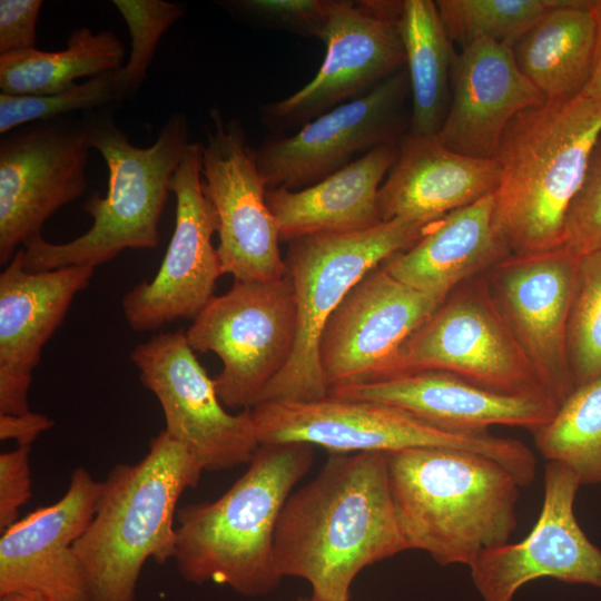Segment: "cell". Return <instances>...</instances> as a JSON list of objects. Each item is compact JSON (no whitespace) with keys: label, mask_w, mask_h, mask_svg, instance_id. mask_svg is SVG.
I'll use <instances>...</instances> for the list:
<instances>
[{"label":"cell","mask_w":601,"mask_h":601,"mask_svg":"<svg viewBox=\"0 0 601 601\" xmlns=\"http://www.w3.org/2000/svg\"><path fill=\"white\" fill-rule=\"evenodd\" d=\"M562 0H436L452 42L463 48L481 39L510 45Z\"/></svg>","instance_id":"cell-31"},{"label":"cell","mask_w":601,"mask_h":601,"mask_svg":"<svg viewBox=\"0 0 601 601\" xmlns=\"http://www.w3.org/2000/svg\"><path fill=\"white\" fill-rule=\"evenodd\" d=\"M411 96L406 67L367 93L344 102L292 135L267 138L255 158L267 188L308 187L371 150L408 134Z\"/></svg>","instance_id":"cell-12"},{"label":"cell","mask_w":601,"mask_h":601,"mask_svg":"<svg viewBox=\"0 0 601 601\" xmlns=\"http://www.w3.org/2000/svg\"><path fill=\"white\" fill-rule=\"evenodd\" d=\"M0 601H47L37 594L9 593L0 595Z\"/></svg>","instance_id":"cell-41"},{"label":"cell","mask_w":601,"mask_h":601,"mask_svg":"<svg viewBox=\"0 0 601 601\" xmlns=\"http://www.w3.org/2000/svg\"><path fill=\"white\" fill-rule=\"evenodd\" d=\"M297 601H318V600H316L314 598H311V599H300V600H297Z\"/></svg>","instance_id":"cell-42"},{"label":"cell","mask_w":601,"mask_h":601,"mask_svg":"<svg viewBox=\"0 0 601 601\" xmlns=\"http://www.w3.org/2000/svg\"><path fill=\"white\" fill-rule=\"evenodd\" d=\"M378 190L382 221L403 218L434 223L494 193L501 179L495 158L463 156L439 136H404L398 156Z\"/></svg>","instance_id":"cell-24"},{"label":"cell","mask_w":601,"mask_h":601,"mask_svg":"<svg viewBox=\"0 0 601 601\" xmlns=\"http://www.w3.org/2000/svg\"><path fill=\"white\" fill-rule=\"evenodd\" d=\"M112 3L127 23L131 39L129 59L120 67L128 99L147 78L162 35L184 14L185 6L161 0H114Z\"/></svg>","instance_id":"cell-34"},{"label":"cell","mask_w":601,"mask_h":601,"mask_svg":"<svg viewBox=\"0 0 601 601\" xmlns=\"http://www.w3.org/2000/svg\"><path fill=\"white\" fill-rule=\"evenodd\" d=\"M203 144H189L175 170V228L156 276L129 290L122 312L134 331H152L180 318H193L215 296L223 269L213 244L218 221L203 177Z\"/></svg>","instance_id":"cell-15"},{"label":"cell","mask_w":601,"mask_h":601,"mask_svg":"<svg viewBox=\"0 0 601 601\" xmlns=\"http://www.w3.org/2000/svg\"><path fill=\"white\" fill-rule=\"evenodd\" d=\"M533 434L548 462L569 467L581 485L601 483V375L577 386Z\"/></svg>","instance_id":"cell-30"},{"label":"cell","mask_w":601,"mask_h":601,"mask_svg":"<svg viewBox=\"0 0 601 601\" xmlns=\"http://www.w3.org/2000/svg\"><path fill=\"white\" fill-rule=\"evenodd\" d=\"M41 0L0 1V55L36 48Z\"/></svg>","instance_id":"cell-38"},{"label":"cell","mask_w":601,"mask_h":601,"mask_svg":"<svg viewBox=\"0 0 601 601\" xmlns=\"http://www.w3.org/2000/svg\"><path fill=\"white\" fill-rule=\"evenodd\" d=\"M580 485L569 467L546 463L543 504L529 535L485 551L470 565L483 601H512L520 588L542 578L601 589V549L574 515Z\"/></svg>","instance_id":"cell-19"},{"label":"cell","mask_w":601,"mask_h":601,"mask_svg":"<svg viewBox=\"0 0 601 601\" xmlns=\"http://www.w3.org/2000/svg\"><path fill=\"white\" fill-rule=\"evenodd\" d=\"M545 101L518 68L510 45L481 39L454 58L450 108L437 136L463 156L494 158L509 122Z\"/></svg>","instance_id":"cell-23"},{"label":"cell","mask_w":601,"mask_h":601,"mask_svg":"<svg viewBox=\"0 0 601 601\" xmlns=\"http://www.w3.org/2000/svg\"><path fill=\"white\" fill-rule=\"evenodd\" d=\"M53 426V421L39 413L0 414L1 441L14 440L18 446H31L43 432Z\"/></svg>","instance_id":"cell-39"},{"label":"cell","mask_w":601,"mask_h":601,"mask_svg":"<svg viewBox=\"0 0 601 601\" xmlns=\"http://www.w3.org/2000/svg\"><path fill=\"white\" fill-rule=\"evenodd\" d=\"M493 209L491 193L451 211L382 263L384 268L400 282L445 299L460 284L512 255L493 226Z\"/></svg>","instance_id":"cell-25"},{"label":"cell","mask_w":601,"mask_h":601,"mask_svg":"<svg viewBox=\"0 0 601 601\" xmlns=\"http://www.w3.org/2000/svg\"><path fill=\"white\" fill-rule=\"evenodd\" d=\"M213 130L203 145V177L217 215V253L234 280H276L287 275L279 229L266 201L255 149L238 119L211 109Z\"/></svg>","instance_id":"cell-16"},{"label":"cell","mask_w":601,"mask_h":601,"mask_svg":"<svg viewBox=\"0 0 601 601\" xmlns=\"http://www.w3.org/2000/svg\"><path fill=\"white\" fill-rule=\"evenodd\" d=\"M30 446H18L0 454V530L18 521L19 509L32 495L29 465Z\"/></svg>","instance_id":"cell-37"},{"label":"cell","mask_w":601,"mask_h":601,"mask_svg":"<svg viewBox=\"0 0 601 601\" xmlns=\"http://www.w3.org/2000/svg\"><path fill=\"white\" fill-rule=\"evenodd\" d=\"M402 6L403 1L332 0L322 38L326 53L317 73L287 98L263 104L262 122L279 135L298 130L404 68L397 27Z\"/></svg>","instance_id":"cell-11"},{"label":"cell","mask_w":601,"mask_h":601,"mask_svg":"<svg viewBox=\"0 0 601 601\" xmlns=\"http://www.w3.org/2000/svg\"><path fill=\"white\" fill-rule=\"evenodd\" d=\"M593 0H562L513 43L520 71L546 100L582 95L594 66L597 27Z\"/></svg>","instance_id":"cell-27"},{"label":"cell","mask_w":601,"mask_h":601,"mask_svg":"<svg viewBox=\"0 0 601 601\" xmlns=\"http://www.w3.org/2000/svg\"><path fill=\"white\" fill-rule=\"evenodd\" d=\"M405 550L383 452L331 454L289 495L274 538L278 573L306 580L318 601H349L362 570Z\"/></svg>","instance_id":"cell-1"},{"label":"cell","mask_w":601,"mask_h":601,"mask_svg":"<svg viewBox=\"0 0 601 601\" xmlns=\"http://www.w3.org/2000/svg\"><path fill=\"white\" fill-rule=\"evenodd\" d=\"M443 302L400 282L383 264L367 273L321 336L319 363L328 391L392 377L401 346Z\"/></svg>","instance_id":"cell-17"},{"label":"cell","mask_w":601,"mask_h":601,"mask_svg":"<svg viewBox=\"0 0 601 601\" xmlns=\"http://www.w3.org/2000/svg\"><path fill=\"white\" fill-rule=\"evenodd\" d=\"M396 519L408 550L441 565H471L503 545L516 528L521 486L495 460L456 449L422 447L388 454Z\"/></svg>","instance_id":"cell-3"},{"label":"cell","mask_w":601,"mask_h":601,"mask_svg":"<svg viewBox=\"0 0 601 601\" xmlns=\"http://www.w3.org/2000/svg\"><path fill=\"white\" fill-rule=\"evenodd\" d=\"M397 156L398 144L385 145L300 190L267 188L266 201L280 239L351 234L381 224L378 190Z\"/></svg>","instance_id":"cell-26"},{"label":"cell","mask_w":601,"mask_h":601,"mask_svg":"<svg viewBox=\"0 0 601 601\" xmlns=\"http://www.w3.org/2000/svg\"><path fill=\"white\" fill-rule=\"evenodd\" d=\"M296 303L288 274L276 280H234L214 296L186 332L194 351L223 362L214 378L220 402L254 407L287 365L296 339Z\"/></svg>","instance_id":"cell-9"},{"label":"cell","mask_w":601,"mask_h":601,"mask_svg":"<svg viewBox=\"0 0 601 601\" xmlns=\"http://www.w3.org/2000/svg\"><path fill=\"white\" fill-rule=\"evenodd\" d=\"M101 491L102 481H96L85 467H77L58 502L35 510L2 532L0 595L91 601L73 544L90 524Z\"/></svg>","instance_id":"cell-20"},{"label":"cell","mask_w":601,"mask_h":601,"mask_svg":"<svg viewBox=\"0 0 601 601\" xmlns=\"http://www.w3.org/2000/svg\"><path fill=\"white\" fill-rule=\"evenodd\" d=\"M130 359L155 394L165 417V432L186 447L204 471L249 463L259 447L250 408L229 414L214 380L198 362L186 332L160 333L138 344Z\"/></svg>","instance_id":"cell-13"},{"label":"cell","mask_w":601,"mask_h":601,"mask_svg":"<svg viewBox=\"0 0 601 601\" xmlns=\"http://www.w3.org/2000/svg\"><path fill=\"white\" fill-rule=\"evenodd\" d=\"M127 99L120 68L97 75L52 95L0 93V134L28 124L69 116L75 111L115 108Z\"/></svg>","instance_id":"cell-32"},{"label":"cell","mask_w":601,"mask_h":601,"mask_svg":"<svg viewBox=\"0 0 601 601\" xmlns=\"http://www.w3.org/2000/svg\"><path fill=\"white\" fill-rule=\"evenodd\" d=\"M90 145L82 118L32 122L0 141V264L41 235L47 219L88 188Z\"/></svg>","instance_id":"cell-14"},{"label":"cell","mask_w":601,"mask_h":601,"mask_svg":"<svg viewBox=\"0 0 601 601\" xmlns=\"http://www.w3.org/2000/svg\"><path fill=\"white\" fill-rule=\"evenodd\" d=\"M417 371L447 372L501 393L551 397L494 302L485 273L455 287L401 346L392 377Z\"/></svg>","instance_id":"cell-10"},{"label":"cell","mask_w":601,"mask_h":601,"mask_svg":"<svg viewBox=\"0 0 601 601\" xmlns=\"http://www.w3.org/2000/svg\"><path fill=\"white\" fill-rule=\"evenodd\" d=\"M601 137V99L579 95L520 111L506 126L495 159L493 226L512 255L563 245L568 208Z\"/></svg>","instance_id":"cell-2"},{"label":"cell","mask_w":601,"mask_h":601,"mask_svg":"<svg viewBox=\"0 0 601 601\" xmlns=\"http://www.w3.org/2000/svg\"><path fill=\"white\" fill-rule=\"evenodd\" d=\"M592 12L597 27V48L593 71L582 95L601 99V0H593Z\"/></svg>","instance_id":"cell-40"},{"label":"cell","mask_w":601,"mask_h":601,"mask_svg":"<svg viewBox=\"0 0 601 601\" xmlns=\"http://www.w3.org/2000/svg\"><path fill=\"white\" fill-rule=\"evenodd\" d=\"M397 27L412 97L408 135L437 136L451 102L453 42L432 0H404Z\"/></svg>","instance_id":"cell-28"},{"label":"cell","mask_w":601,"mask_h":601,"mask_svg":"<svg viewBox=\"0 0 601 601\" xmlns=\"http://www.w3.org/2000/svg\"><path fill=\"white\" fill-rule=\"evenodd\" d=\"M198 460L165 431L138 462L115 465L96 513L75 542L91 601H135L144 564L174 559L179 497L198 485Z\"/></svg>","instance_id":"cell-5"},{"label":"cell","mask_w":601,"mask_h":601,"mask_svg":"<svg viewBox=\"0 0 601 601\" xmlns=\"http://www.w3.org/2000/svg\"><path fill=\"white\" fill-rule=\"evenodd\" d=\"M575 387L601 375V247L579 260L568 324Z\"/></svg>","instance_id":"cell-33"},{"label":"cell","mask_w":601,"mask_h":601,"mask_svg":"<svg viewBox=\"0 0 601 601\" xmlns=\"http://www.w3.org/2000/svg\"><path fill=\"white\" fill-rule=\"evenodd\" d=\"M126 48L110 30L75 29L63 50L37 48L0 55V89L9 95L41 96L61 92L82 77L122 66Z\"/></svg>","instance_id":"cell-29"},{"label":"cell","mask_w":601,"mask_h":601,"mask_svg":"<svg viewBox=\"0 0 601 601\" xmlns=\"http://www.w3.org/2000/svg\"><path fill=\"white\" fill-rule=\"evenodd\" d=\"M115 108L83 114L90 148L108 167L105 196L92 195L83 206L91 227L65 243L47 242L42 235L23 245V266L29 272L68 266L105 264L125 249L158 246L159 220L168 200L170 181L187 150L189 130L184 114L173 115L149 147L132 145L114 119Z\"/></svg>","instance_id":"cell-6"},{"label":"cell","mask_w":601,"mask_h":601,"mask_svg":"<svg viewBox=\"0 0 601 601\" xmlns=\"http://www.w3.org/2000/svg\"><path fill=\"white\" fill-rule=\"evenodd\" d=\"M562 247L578 258L601 247V137L568 208Z\"/></svg>","instance_id":"cell-35"},{"label":"cell","mask_w":601,"mask_h":601,"mask_svg":"<svg viewBox=\"0 0 601 601\" xmlns=\"http://www.w3.org/2000/svg\"><path fill=\"white\" fill-rule=\"evenodd\" d=\"M433 223L395 218L364 231L313 234L289 240L285 258L296 303V339L265 401H312L328 395L319 342L331 315L372 269L417 242ZM257 403V404H258Z\"/></svg>","instance_id":"cell-7"},{"label":"cell","mask_w":601,"mask_h":601,"mask_svg":"<svg viewBox=\"0 0 601 601\" xmlns=\"http://www.w3.org/2000/svg\"><path fill=\"white\" fill-rule=\"evenodd\" d=\"M313 459L308 444H262L223 495L180 508L174 560L183 579L227 584L250 598L275 590L283 579L274 561L276 526Z\"/></svg>","instance_id":"cell-4"},{"label":"cell","mask_w":601,"mask_h":601,"mask_svg":"<svg viewBox=\"0 0 601 601\" xmlns=\"http://www.w3.org/2000/svg\"><path fill=\"white\" fill-rule=\"evenodd\" d=\"M19 248L0 275V414L29 412L28 392L42 347L93 273L89 265L29 272Z\"/></svg>","instance_id":"cell-21"},{"label":"cell","mask_w":601,"mask_h":601,"mask_svg":"<svg viewBox=\"0 0 601 601\" xmlns=\"http://www.w3.org/2000/svg\"><path fill=\"white\" fill-rule=\"evenodd\" d=\"M328 395L392 405L441 430L472 435L489 434L494 425L534 432L559 407L551 397L501 393L441 371H417L335 387Z\"/></svg>","instance_id":"cell-22"},{"label":"cell","mask_w":601,"mask_h":601,"mask_svg":"<svg viewBox=\"0 0 601 601\" xmlns=\"http://www.w3.org/2000/svg\"><path fill=\"white\" fill-rule=\"evenodd\" d=\"M332 0H240L227 7L254 24L322 40Z\"/></svg>","instance_id":"cell-36"},{"label":"cell","mask_w":601,"mask_h":601,"mask_svg":"<svg viewBox=\"0 0 601 601\" xmlns=\"http://www.w3.org/2000/svg\"><path fill=\"white\" fill-rule=\"evenodd\" d=\"M250 411L260 445L304 443L331 454L456 449L495 460L522 486L535 479V456L519 440L444 431L383 403L327 395L312 401H265Z\"/></svg>","instance_id":"cell-8"},{"label":"cell","mask_w":601,"mask_h":601,"mask_svg":"<svg viewBox=\"0 0 601 601\" xmlns=\"http://www.w3.org/2000/svg\"><path fill=\"white\" fill-rule=\"evenodd\" d=\"M579 260L561 247L510 255L485 273L501 314L559 405L575 388L568 357V324Z\"/></svg>","instance_id":"cell-18"}]
</instances>
